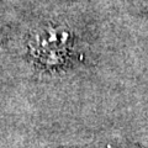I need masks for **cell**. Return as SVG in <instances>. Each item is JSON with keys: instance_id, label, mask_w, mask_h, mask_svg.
I'll return each mask as SVG.
<instances>
[{"instance_id": "1", "label": "cell", "mask_w": 148, "mask_h": 148, "mask_svg": "<svg viewBox=\"0 0 148 148\" xmlns=\"http://www.w3.org/2000/svg\"><path fill=\"white\" fill-rule=\"evenodd\" d=\"M25 46L29 61L47 73L67 71L80 57L77 36L64 24L43 22L34 26L26 35Z\"/></svg>"}]
</instances>
